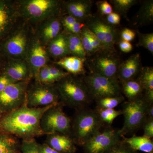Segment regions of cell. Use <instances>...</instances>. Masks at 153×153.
<instances>
[{
	"label": "cell",
	"instance_id": "obj_36",
	"mask_svg": "<svg viewBox=\"0 0 153 153\" xmlns=\"http://www.w3.org/2000/svg\"><path fill=\"white\" fill-rule=\"evenodd\" d=\"M104 153H134V152L121 141Z\"/></svg>",
	"mask_w": 153,
	"mask_h": 153
},
{
	"label": "cell",
	"instance_id": "obj_13",
	"mask_svg": "<svg viewBox=\"0 0 153 153\" xmlns=\"http://www.w3.org/2000/svg\"><path fill=\"white\" fill-rule=\"evenodd\" d=\"M105 53L103 55H98L91 60L89 66L91 73L118 80V71L121 63L120 60L111 54L113 52Z\"/></svg>",
	"mask_w": 153,
	"mask_h": 153
},
{
	"label": "cell",
	"instance_id": "obj_16",
	"mask_svg": "<svg viewBox=\"0 0 153 153\" xmlns=\"http://www.w3.org/2000/svg\"><path fill=\"white\" fill-rule=\"evenodd\" d=\"M1 73L15 82L30 80L33 77L30 66L25 59L7 58Z\"/></svg>",
	"mask_w": 153,
	"mask_h": 153
},
{
	"label": "cell",
	"instance_id": "obj_49",
	"mask_svg": "<svg viewBox=\"0 0 153 153\" xmlns=\"http://www.w3.org/2000/svg\"><path fill=\"white\" fill-rule=\"evenodd\" d=\"M3 114L1 112H0V120H1V118Z\"/></svg>",
	"mask_w": 153,
	"mask_h": 153
},
{
	"label": "cell",
	"instance_id": "obj_11",
	"mask_svg": "<svg viewBox=\"0 0 153 153\" xmlns=\"http://www.w3.org/2000/svg\"><path fill=\"white\" fill-rule=\"evenodd\" d=\"M118 130L111 128L100 131L83 146L87 153H104L121 142Z\"/></svg>",
	"mask_w": 153,
	"mask_h": 153
},
{
	"label": "cell",
	"instance_id": "obj_27",
	"mask_svg": "<svg viewBox=\"0 0 153 153\" xmlns=\"http://www.w3.org/2000/svg\"><path fill=\"white\" fill-rule=\"evenodd\" d=\"M153 19V1H145L137 14V23L140 25H145L152 22Z\"/></svg>",
	"mask_w": 153,
	"mask_h": 153
},
{
	"label": "cell",
	"instance_id": "obj_15",
	"mask_svg": "<svg viewBox=\"0 0 153 153\" xmlns=\"http://www.w3.org/2000/svg\"><path fill=\"white\" fill-rule=\"evenodd\" d=\"M19 16L16 6L11 1L0 0V44L13 31Z\"/></svg>",
	"mask_w": 153,
	"mask_h": 153
},
{
	"label": "cell",
	"instance_id": "obj_42",
	"mask_svg": "<svg viewBox=\"0 0 153 153\" xmlns=\"http://www.w3.org/2000/svg\"><path fill=\"white\" fill-rule=\"evenodd\" d=\"M120 21V15L115 12H112L107 17L108 23L112 25H119Z\"/></svg>",
	"mask_w": 153,
	"mask_h": 153
},
{
	"label": "cell",
	"instance_id": "obj_33",
	"mask_svg": "<svg viewBox=\"0 0 153 153\" xmlns=\"http://www.w3.org/2000/svg\"><path fill=\"white\" fill-rule=\"evenodd\" d=\"M137 33L139 39L138 45L144 47L153 55V33L143 34L139 31H137Z\"/></svg>",
	"mask_w": 153,
	"mask_h": 153
},
{
	"label": "cell",
	"instance_id": "obj_44",
	"mask_svg": "<svg viewBox=\"0 0 153 153\" xmlns=\"http://www.w3.org/2000/svg\"><path fill=\"white\" fill-rule=\"evenodd\" d=\"M119 47L120 50L125 53L130 52L133 49L132 45L130 42L123 40L120 42Z\"/></svg>",
	"mask_w": 153,
	"mask_h": 153
},
{
	"label": "cell",
	"instance_id": "obj_1",
	"mask_svg": "<svg viewBox=\"0 0 153 153\" xmlns=\"http://www.w3.org/2000/svg\"><path fill=\"white\" fill-rule=\"evenodd\" d=\"M55 105L30 108L26 100L17 109L3 114L0 120V132L27 140L46 135L40 127V121L45 111Z\"/></svg>",
	"mask_w": 153,
	"mask_h": 153
},
{
	"label": "cell",
	"instance_id": "obj_26",
	"mask_svg": "<svg viewBox=\"0 0 153 153\" xmlns=\"http://www.w3.org/2000/svg\"><path fill=\"white\" fill-rule=\"evenodd\" d=\"M122 91L128 101L140 97L143 90L142 85L138 81L133 79L123 82Z\"/></svg>",
	"mask_w": 153,
	"mask_h": 153
},
{
	"label": "cell",
	"instance_id": "obj_4",
	"mask_svg": "<svg viewBox=\"0 0 153 153\" xmlns=\"http://www.w3.org/2000/svg\"><path fill=\"white\" fill-rule=\"evenodd\" d=\"M60 6L56 0H26L16 6L20 16L34 23L42 22L55 16Z\"/></svg>",
	"mask_w": 153,
	"mask_h": 153
},
{
	"label": "cell",
	"instance_id": "obj_10",
	"mask_svg": "<svg viewBox=\"0 0 153 153\" xmlns=\"http://www.w3.org/2000/svg\"><path fill=\"white\" fill-rule=\"evenodd\" d=\"M29 81L14 82L0 92V112L3 114L13 111L24 104Z\"/></svg>",
	"mask_w": 153,
	"mask_h": 153
},
{
	"label": "cell",
	"instance_id": "obj_17",
	"mask_svg": "<svg viewBox=\"0 0 153 153\" xmlns=\"http://www.w3.org/2000/svg\"><path fill=\"white\" fill-rule=\"evenodd\" d=\"M42 22L38 29L36 37L43 45L46 46L61 33L62 25L61 21L55 16Z\"/></svg>",
	"mask_w": 153,
	"mask_h": 153
},
{
	"label": "cell",
	"instance_id": "obj_46",
	"mask_svg": "<svg viewBox=\"0 0 153 153\" xmlns=\"http://www.w3.org/2000/svg\"><path fill=\"white\" fill-rule=\"evenodd\" d=\"M145 99L146 101L150 104H153V90L146 91Z\"/></svg>",
	"mask_w": 153,
	"mask_h": 153
},
{
	"label": "cell",
	"instance_id": "obj_41",
	"mask_svg": "<svg viewBox=\"0 0 153 153\" xmlns=\"http://www.w3.org/2000/svg\"><path fill=\"white\" fill-rule=\"evenodd\" d=\"M135 36V33L133 30L128 28L124 29L122 32L121 37L123 41L130 42L134 40Z\"/></svg>",
	"mask_w": 153,
	"mask_h": 153
},
{
	"label": "cell",
	"instance_id": "obj_24",
	"mask_svg": "<svg viewBox=\"0 0 153 153\" xmlns=\"http://www.w3.org/2000/svg\"><path fill=\"white\" fill-rule=\"evenodd\" d=\"M0 153H21L20 145L16 137L0 132Z\"/></svg>",
	"mask_w": 153,
	"mask_h": 153
},
{
	"label": "cell",
	"instance_id": "obj_32",
	"mask_svg": "<svg viewBox=\"0 0 153 153\" xmlns=\"http://www.w3.org/2000/svg\"><path fill=\"white\" fill-rule=\"evenodd\" d=\"M115 13L119 15H126L129 10L136 4L137 1L136 0H113Z\"/></svg>",
	"mask_w": 153,
	"mask_h": 153
},
{
	"label": "cell",
	"instance_id": "obj_18",
	"mask_svg": "<svg viewBox=\"0 0 153 153\" xmlns=\"http://www.w3.org/2000/svg\"><path fill=\"white\" fill-rule=\"evenodd\" d=\"M47 145L59 153H74L76 148L71 137L60 133L47 135Z\"/></svg>",
	"mask_w": 153,
	"mask_h": 153
},
{
	"label": "cell",
	"instance_id": "obj_29",
	"mask_svg": "<svg viewBox=\"0 0 153 153\" xmlns=\"http://www.w3.org/2000/svg\"><path fill=\"white\" fill-rule=\"evenodd\" d=\"M96 111L102 123L111 124L118 117L123 114L122 110L97 108Z\"/></svg>",
	"mask_w": 153,
	"mask_h": 153
},
{
	"label": "cell",
	"instance_id": "obj_21",
	"mask_svg": "<svg viewBox=\"0 0 153 153\" xmlns=\"http://www.w3.org/2000/svg\"><path fill=\"white\" fill-rule=\"evenodd\" d=\"M85 60L76 56H66L59 59L55 63L65 69L68 74L77 76L85 72L84 64Z\"/></svg>",
	"mask_w": 153,
	"mask_h": 153
},
{
	"label": "cell",
	"instance_id": "obj_14",
	"mask_svg": "<svg viewBox=\"0 0 153 153\" xmlns=\"http://www.w3.org/2000/svg\"><path fill=\"white\" fill-rule=\"evenodd\" d=\"M47 53L45 46L36 36L30 40L25 60L30 66L32 76L36 79L41 68L47 65Z\"/></svg>",
	"mask_w": 153,
	"mask_h": 153
},
{
	"label": "cell",
	"instance_id": "obj_47",
	"mask_svg": "<svg viewBox=\"0 0 153 153\" xmlns=\"http://www.w3.org/2000/svg\"><path fill=\"white\" fill-rule=\"evenodd\" d=\"M147 119H153V104H150L148 106L147 110Z\"/></svg>",
	"mask_w": 153,
	"mask_h": 153
},
{
	"label": "cell",
	"instance_id": "obj_31",
	"mask_svg": "<svg viewBox=\"0 0 153 153\" xmlns=\"http://www.w3.org/2000/svg\"><path fill=\"white\" fill-rule=\"evenodd\" d=\"M79 36L86 55H91L95 54V51L92 46L89 36V30L86 25L82 28Z\"/></svg>",
	"mask_w": 153,
	"mask_h": 153
},
{
	"label": "cell",
	"instance_id": "obj_8",
	"mask_svg": "<svg viewBox=\"0 0 153 153\" xmlns=\"http://www.w3.org/2000/svg\"><path fill=\"white\" fill-rule=\"evenodd\" d=\"M91 98L100 99L121 95L118 80L91 73L82 79Z\"/></svg>",
	"mask_w": 153,
	"mask_h": 153
},
{
	"label": "cell",
	"instance_id": "obj_43",
	"mask_svg": "<svg viewBox=\"0 0 153 153\" xmlns=\"http://www.w3.org/2000/svg\"><path fill=\"white\" fill-rule=\"evenodd\" d=\"M79 21V20L75 19L74 17L68 15V16L63 17L61 22L63 27L65 28V29H67L70 27L72 25H74V23Z\"/></svg>",
	"mask_w": 153,
	"mask_h": 153
},
{
	"label": "cell",
	"instance_id": "obj_22",
	"mask_svg": "<svg viewBox=\"0 0 153 153\" xmlns=\"http://www.w3.org/2000/svg\"><path fill=\"white\" fill-rule=\"evenodd\" d=\"M122 142L134 152L140 151L146 153H153L152 140L144 136H134L129 138H124Z\"/></svg>",
	"mask_w": 153,
	"mask_h": 153
},
{
	"label": "cell",
	"instance_id": "obj_20",
	"mask_svg": "<svg viewBox=\"0 0 153 153\" xmlns=\"http://www.w3.org/2000/svg\"><path fill=\"white\" fill-rule=\"evenodd\" d=\"M91 6L90 1H72L66 3V8L69 15L80 21L90 16Z\"/></svg>",
	"mask_w": 153,
	"mask_h": 153
},
{
	"label": "cell",
	"instance_id": "obj_25",
	"mask_svg": "<svg viewBox=\"0 0 153 153\" xmlns=\"http://www.w3.org/2000/svg\"><path fill=\"white\" fill-rule=\"evenodd\" d=\"M67 36V43L69 54L72 56L86 59V52L83 49L79 35L69 33Z\"/></svg>",
	"mask_w": 153,
	"mask_h": 153
},
{
	"label": "cell",
	"instance_id": "obj_48",
	"mask_svg": "<svg viewBox=\"0 0 153 153\" xmlns=\"http://www.w3.org/2000/svg\"><path fill=\"white\" fill-rule=\"evenodd\" d=\"M7 60V58L0 52V74L1 73Z\"/></svg>",
	"mask_w": 153,
	"mask_h": 153
},
{
	"label": "cell",
	"instance_id": "obj_34",
	"mask_svg": "<svg viewBox=\"0 0 153 153\" xmlns=\"http://www.w3.org/2000/svg\"><path fill=\"white\" fill-rule=\"evenodd\" d=\"M20 150L21 153H41L38 144L35 139L22 140L20 146Z\"/></svg>",
	"mask_w": 153,
	"mask_h": 153
},
{
	"label": "cell",
	"instance_id": "obj_3",
	"mask_svg": "<svg viewBox=\"0 0 153 153\" xmlns=\"http://www.w3.org/2000/svg\"><path fill=\"white\" fill-rule=\"evenodd\" d=\"M96 111L80 110L71 126V138L75 144L83 146L100 131L102 123Z\"/></svg>",
	"mask_w": 153,
	"mask_h": 153
},
{
	"label": "cell",
	"instance_id": "obj_37",
	"mask_svg": "<svg viewBox=\"0 0 153 153\" xmlns=\"http://www.w3.org/2000/svg\"><path fill=\"white\" fill-rule=\"evenodd\" d=\"M145 137L151 139L153 137V119H147L143 124Z\"/></svg>",
	"mask_w": 153,
	"mask_h": 153
},
{
	"label": "cell",
	"instance_id": "obj_38",
	"mask_svg": "<svg viewBox=\"0 0 153 153\" xmlns=\"http://www.w3.org/2000/svg\"><path fill=\"white\" fill-rule=\"evenodd\" d=\"M97 6L99 10L102 15L108 16L112 13V6L107 1H104L99 2Z\"/></svg>",
	"mask_w": 153,
	"mask_h": 153
},
{
	"label": "cell",
	"instance_id": "obj_35",
	"mask_svg": "<svg viewBox=\"0 0 153 153\" xmlns=\"http://www.w3.org/2000/svg\"><path fill=\"white\" fill-rule=\"evenodd\" d=\"M36 82L44 84H54V80L50 74L48 65L41 68L36 79Z\"/></svg>",
	"mask_w": 153,
	"mask_h": 153
},
{
	"label": "cell",
	"instance_id": "obj_7",
	"mask_svg": "<svg viewBox=\"0 0 153 153\" xmlns=\"http://www.w3.org/2000/svg\"><path fill=\"white\" fill-rule=\"evenodd\" d=\"M29 42L28 30L20 27L0 44V52L7 58L25 59Z\"/></svg>",
	"mask_w": 153,
	"mask_h": 153
},
{
	"label": "cell",
	"instance_id": "obj_2",
	"mask_svg": "<svg viewBox=\"0 0 153 153\" xmlns=\"http://www.w3.org/2000/svg\"><path fill=\"white\" fill-rule=\"evenodd\" d=\"M62 104L76 109H82L90 102L91 97L82 79L69 74L55 85Z\"/></svg>",
	"mask_w": 153,
	"mask_h": 153
},
{
	"label": "cell",
	"instance_id": "obj_6",
	"mask_svg": "<svg viewBox=\"0 0 153 153\" xmlns=\"http://www.w3.org/2000/svg\"><path fill=\"white\" fill-rule=\"evenodd\" d=\"M62 102L51 107L44 113L40 121V127L46 135L60 133L70 136L72 123L63 111Z\"/></svg>",
	"mask_w": 153,
	"mask_h": 153
},
{
	"label": "cell",
	"instance_id": "obj_19",
	"mask_svg": "<svg viewBox=\"0 0 153 153\" xmlns=\"http://www.w3.org/2000/svg\"><path fill=\"white\" fill-rule=\"evenodd\" d=\"M141 59L139 54H134L120 63L118 71L117 78L122 82L133 79L139 72Z\"/></svg>",
	"mask_w": 153,
	"mask_h": 153
},
{
	"label": "cell",
	"instance_id": "obj_12",
	"mask_svg": "<svg viewBox=\"0 0 153 153\" xmlns=\"http://www.w3.org/2000/svg\"><path fill=\"white\" fill-rule=\"evenodd\" d=\"M85 25L101 42L107 52H114L118 34L113 25L98 18L89 19Z\"/></svg>",
	"mask_w": 153,
	"mask_h": 153
},
{
	"label": "cell",
	"instance_id": "obj_5",
	"mask_svg": "<svg viewBox=\"0 0 153 153\" xmlns=\"http://www.w3.org/2000/svg\"><path fill=\"white\" fill-rule=\"evenodd\" d=\"M150 104L141 97L124 103L122 110L124 117L123 126L118 130L121 136L133 132L143 125L147 119V110Z\"/></svg>",
	"mask_w": 153,
	"mask_h": 153
},
{
	"label": "cell",
	"instance_id": "obj_39",
	"mask_svg": "<svg viewBox=\"0 0 153 153\" xmlns=\"http://www.w3.org/2000/svg\"><path fill=\"white\" fill-rule=\"evenodd\" d=\"M85 25L79 21L74 23V25L71 26L70 27L66 29L69 33L74 35H79L81 33L82 28L85 27Z\"/></svg>",
	"mask_w": 153,
	"mask_h": 153
},
{
	"label": "cell",
	"instance_id": "obj_45",
	"mask_svg": "<svg viewBox=\"0 0 153 153\" xmlns=\"http://www.w3.org/2000/svg\"><path fill=\"white\" fill-rule=\"evenodd\" d=\"M39 150L41 153H59L57 151L52 149L51 147L47 143H44L43 144H39Z\"/></svg>",
	"mask_w": 153,
	"mask_h": 153
},
{
	"label": "cell",
	"instance_id": "obj_30",
	"mask_svg": "<svg viewBox=\"0 0 153 153\" xmlns=\"http://www.w3.org/2000/svg\"><path fill=\"white\" fill-rule=\"evenodd\" d=\"M124 100L122 95L100 99L97 100V107L101 108L114 109L115 108L120 104Z\"/></svg>",
	"mask_w": 153,
	"mask_h": 153
},
{
	"label": "cell",
	"instance_id": "obj_28",
	"mask_svg": "<svg viewBox=\"0 0 153 153\" xmlns=\"http://www.w3.org/2000/svg\"><path fill=\"white\" fill-rule=\"evenodd\" d=\"M139 82L146 91L153 90V68L143 67L141 69Z\"/></svg>",
	"mask_w": 153,
	"mask_h": 153
},
{
	"label": "cell",
	"instance_id": "obj_23",
	"mask_svg": "<svg viewBox=\"0 0 153 153\" xmlns=\"http://www.w3.org/2000/svg\"><path fill=\"white\" fill-rule=\"evenodd\" d=\"M48 46L49 53L55 58L60 59L69 54L67 36L64 33H60L48 44Z\"/></svg>",
	"mask_w": 153,
	"mask_h": 153
},
{
	"label": "cell",
	"instance_id": "obj_40",
	"mask_svg": "<svg viewBox=\"0 0 153 153\" xmlns=\"http://www.w3.org/2000/svg\"><path fill=\"white\" fill-rule=\"evenodd\" d=\"M16 82L10 79L5 74H0V92L4 90L8 85Z\"/></svg>",
	"mask_w": 153,
	"mask_h": 153
},
{
	"label": "cell",
	"instance_id": "obj_9",
	"mask_svg": "<svg viewBox=\"0 0 153 153\" xmlns=\"http://www.w3.org/2000/svg\"><path fill=\"white\" fill-rule=\"evenodd\" d=\"M61 102L55 85L36 82L27 90L26 103L30 108H39Z\"/></svg>",
	"mask_w": 153,
	"mask_h": 153
}]
</instances>
